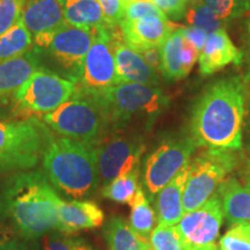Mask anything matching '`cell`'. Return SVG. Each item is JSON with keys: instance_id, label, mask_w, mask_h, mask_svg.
Returning <instances> with one entry per match:
<instances>
[{"instance_id": "6da1fadb", "label": "cell", "mask_w": 250, "mask_h": 250, "mask_svg": "<svg viewBox=\"0 0 250 250\" xmlns=\"http://www.w3.org/2000/svg\"><path fill=\"white\" fill-rule=\"evenodd\" d=\"M245 87L239 78L219 80L193 107L190 131L196 146L239 151L243 145Z\"/></svg>"}, {"instance_id": "7a4b0ae2", "label": "cell", "mask_w": 250, "mask_h": 250, "mask_svg": "<svg viewBox=\"0 0 250 250\" xmlns=\"http://www.w3.org/2000/svg\"><path fill=\"white\" fill-rule=\"evenodd\" d=\"M56 196L43 170L19 171L4 183L0 212L11 219L23 240H35L56 229Z\"/></svg>"}, {"instance_id": "3957f363", "label": "cell", "mask_w": 250, "mask_h": 250, "mask_svg": "<svg viewBox=\"0 0 250 250\" xmlns=\"http://www.w3.org/2000/svg\"><path fill=\"white\" fill-rule=\"evenodd\" d=\"M98 147L99 143L50 137L41 162L55 190L71 199H86L98 191Z\"/></svg>"}, {"instance_id": "277c9868", "label": "cell", "mask_w": 250, "mask_h": 250, "mask_svg": "<svg viewBox=\"0 0 250 250\" xmlns=\"http://www.w3.org/2000/svg\"><path fill=\"white\" fill-rule=\"evenodd\" d=\"M41 120L58 136L87 143H100L112 127L100 96L78 88L68 101Z\"/></svg>"}, {"instance_id": "5b68a950", "label": "cell", "mask_w": 250, "mask_h": 250, "mask_svg": "<svg viewBox=\"0 0 250 250\" xmlns=\"http://www.w3.org/2000/svg\"><path fill=\"white\" fill-rule=\"evenodd\" d=\"M51 136L42 121L0 120V173L34 169Z\"/></svg>"}, {"instance_id": "8992f818", "label": "cell", "mask_w": 250, "mask_h": 250, "mask_svg": "<svg viewBox=\"0 0 250 250\" xmlns=\"http://www.w3.org/2000/svg\"><path fill=\"white\" fill-rule=\"evenodd\" d=\"M99 96L115 129L132 120H154L168 107V98L154 85L121 83Z\"/></svg>"}, {"instance_id": "52a82bcc", "label": "cell", "mask_w": 250, "mask_h": 250, "mask_svg": "<svg viewBox=\"0 0 250 250\" xmlns=\"http://www.w3.org/2000/svg\"><path fill=\"white\" fill-rule=\"evenodd\" d=\"M239 165L232 149L206 148L190 162L183 191V211L189 212L204 204Z\"/></svg>"}, {"instance_id": "ba28073f", "label": "cell", "mask_w": 250, "mask_h": 250, "mask_svg": "<svg viewBox=\"0 0 250 250\" xmlns=\"http://www.w3.org/2000/svg\"><path fill=\"white\" fill-rule=\"evenodd\" d=\"M94 30L65 23L52 33L34 40V48L56 62L62 77L78 85L83 61L93 43Z\"/></svg>"}, {"instance_id": "9c48e42d", "label": "cell", "mask_w": 250, "mask_h": 250, "mask_svg": "<svg viewBox=\"0 0 250 250\" xmlns=\"http://www.w3.org/2000/svg\"><path fill=\"white\" fill-rule=\"evenodd\" d=\"M115 27L103 26L94 30V40L83 65L78 89L100 95L112 86L121 83L115 62Z\"/></svg>"}, {"instance_id": "30bf717a", "label": "cell", "mask_w": 250, "mask_h": 250, "mask_svg": "<svg viewBox=\"0 0 250 250\" xmlns=\"http://www.w3.org/2000/svg\"><path fill=\"white\" fill-rule=\"evenodd\" d=\"M77 88L76 83L41 66L19 89L13 100L23 111L45 115L68 101Z\"/></svg>"}, {"instance_id": "8fae6325", "label": "cell", "mask_w": 250, "mask_h": 250, "mask_svg": "<svg viewBox=\"0 0 250 250\" xmlns=\"http://www.w3.org/2000/svg\"><path fill=\"white\" fill-rule=\"evenodd\" d=\"M196 144L190 138H174L162 142L144 162L143 184L148 201H153L165 186L191 161Z\"/></svg>"}, {"instance_id": "7c38bea8", "label": "cell", "mask_w": 250, "mask_h": 250, "mask_svg": "<svg viewBox=\"0 0 250 250\" xmlns=\"http://www.w3.org/2000/svg\"><path fill=\"white\" fill-rule=\"evenodd\" d=\"M144 152L142 137L125 133L112 134L109 138L105 136L98 147L100 186H107L121 175L139 169Z\"/></svg>"}, {"instance_id": "4fadbf2b", "label": "cell", "mask_w": 250, "mask_h": 250, "mask_svg": "<svg viewBox=\"0 0 250 250\" xmlns=\"http://www.w3.org/2000/svg\"><path fill=\"white\" fill-rule=\"evenodd\" d=\"M224 212L217 193L195 210L184 212L176 226L186 250H192L214 243L217 239Z\"/></svg>"}, {"instance_id": "5bb4252c", "label": "cell", "mask_w": 250, "mask_h": 250, "mask_svg": "<svg viewBox=\"0 0 250 250\" xmlns=\"http://www.w3.org/2000/svg\"><path fill=\"white\" fill-rule=\"evenodd\" d=\"M120 26L124 42L138 52L149 48H161L168 36L176 30L168 18L159 17L123 20Z\"/></svg>"}, {"instance_id": "9a60e30c", "label": "cell", "mask_w": 250, "mask_h": 250, "mask_svg": "<svg viewBox=\"0 0 250 250\" xmlns=\"http://www.w3.org/2000/svg\"><path fill=\"white\" fill-rule=\"evenodd\" d=\"M57 204V226L56 230L72 234L83 229L98 228L103 224L104 214L98 204L87 199L65 201L56 196Z\"/></svg>"}, {"instance_id": "2e32d148", "label": "cell", "mask_w": 250, "mask_h": 250, "mask_svg": "<svg viewBox=\"0 0 250 250\" xmlns=\"http://www.w3.org/2000/svg\"><path fill=\"white\" fill-rule=\"evenodd\" d=\"M243 55L234 45L226 30L220 29L208 34L199 52V71L203 77H208L229 64L240 65Z\"/></svg>"}, {"instance_id": "e0dca14e", "label": "cell", "mask_w": 250, "mask_h": 250, "mask_svg": "<svg viewBox=\"0 0 250 250\" xmlns=\"http://www.w3.org/2000/svg\"><path fill=\"white\" fill-rule=\"evenodd\" d=\"M41 56L35 48L18 57L0 62V103L14 99L19 89L41 67Z\"/></svg>"}, {"instance_id": "ac0fdd59", "label": "cell", "mask_w": 250, "mask_h": 250, "mask_svg": "<svg viewBox=\"0 0 250 250\" xmlns=\"http://www.w3.org/2000/svg\"><path fill=\"white\" fill-rule=\"evenodd\" d=\"M21 20L33 40L52 33L66 23L59 0H27Z\"/></svg>"}, {"instance_id": "d6986e66", "label": "cell", "mask_w": 250, "mask_h": 250, "mask_svg": "<svg viewBox=\"0 0 250 250\" xmlns=\"http://www.w3.org/2000/svg\"><path fill=\"white\" fill-rule=\"evenodd\" d=\"M115 62L122 83L158 86L156 71L149 66L138 51L130 48L124 41L117 40L115 43Z\"/></svg>"}, {"instance_id": "ffe728a7", "label": "cell", "mask_w": 250, "mask_h": 250, "mask_svg": "<svg viewBox=\"0 0 250 250\" xmlns=\"http://www.w3.org/2000/svg\"><path fill=\"white\" fill-rule=\"evenodd\" d=\"M189 168L190 164L155 195L153 201L158 224L175 226L184 214L183 191L189 175Z\"/></svg>"}, {"instance_id": "44dd1931", "label": "cell", "mask_w": 250, "mask_h": 250, "mask_svg": "<svg viewBox=\"0 0 250 250\" xmlns=\"http://www.w3.org/2000/svg\"><path fill=\"white\" fill-rule=\"evenodd\" d=\"M215 193L223 206L224 217L229 224H250V189L235 177L225 180Z\"/></svg>"}, {"instance_id": "7402d4cb", "label": "cell", "mask_w": 250, "mask_h": 250, "mask_svg": "<svg viewBox=\"0 0 250 250\" xmlns=\"http://www.w3.org/2000/svg\"><path fill=\"white\" fill-rule=\"evenodd\" d=\"M66 23L78 28L96 29L108 26L98 0H59Z\"/></svg>"}, {"instance_id": "603a6c76", "label": "cell", "mask_w": 250, "mask_h": 250, "mask_svg": "<svg viewBox=\"0 0 250 250\" xmlns=\"http://www.w3.org/2000/svg\"><path fill=\"white\" fill-rule=\"evenodd\" d=\"M109 250H144L147 241H144L122 217H114L103 229Z\"/></svg>"}, {"instance_id": "cb8c5ba5", "label": "cell", "mask_w": 250, "mask_h": 250, "mask_svg": "<svg viewBox=\"0 0 250 250\" xmlns=\"http://www.w3.org/2000/svg\"><path fill=\"white\" fill-rule=\"evenodd\" d=\"M131 206L130 226L144 241H149V236L156 226L158 219L154 208L151 206L148 198L142 187L137 192L136 198Z\"/></svg>"}, {"instance_id": "d4e9b609", "label": "cell", "mask_w": 250, "mask_h": 250, "mask_svg": "<svg viewBox=\"0 0 250 250\" xmlns=\"http://www.w3.org/2000/svg\"><path fill=\"white\" fill-rule=\"evenodd\" d=\"M183 34L181 28L173 31L161 45V68L164 76L169 80H180L183 77L182 48Z\"/></svg>"}, {"instance_id": "484cf974", "label": "cell", "mask_w": 250, "mask_h": 250, "mask_svg": "<svg viewBox=\"0 0 250 250\" xmlns=\"http://www.w3.org/2000/svg\"><path fill=\"white\" fill-rule=\"evenodd\" d=\"M34 40L22 20L0 35V62L18 57L33 49Z\"/></svg>"}, {"instance_id": "4316f807", "label": "cell", "mask_w": 250, "mask_h": 250, "mask_svg": "<svg viewBox=\"0 0 250 250\" xmlns=\"http://www.w3.org/2000/svg\"><path fill=\"white\" fill-rule=\"evenodd\" d=\"M139 171V169L129 171L102 187V196L112 202L131 205L140 188L138 184Z\"/></svg>"}, {"instance_id": "83f0119b", "label": "cell", "mask_w": 250, "mask_h": 250, "mask_svg": "<svg viewBox=\"0 0 250 250\" xmlns=\"http://www.w3.org/2000/svg\"><path fill=\"white\" fill-rule=\"evenodd\" d=\"M184 19L189 26L201 28L208 34L225 29V21L217 17L204 0H191L190 6L186 9Z\"/></svg>"}, {"instance_id": "f1b7e54d", "label": "cell", "mask_w": 250, "mask_h": 250, "mask_svg": "<svg viewBox=\"0 0 250 250\" xmlns=\"http://www.w3.org/2000/svg\"><path fill=\"white\" fill-rule=\"evenodd\" d=\"M148 242L154 250H186L176 226L170 225H156Z\"/></svg>"}, {"instance_id": "f546056e", "label": "cell", "mask_w": 250, "mask_h": 250, "mask_svg": "<svg viewBox=\"0 0 250 250\" xmlns=\"http://www.w3.org/2000/svg\"><path fill=\"white\" fill-rule=\"evenodd\" d=\"M218 250H250V224H236L221 237Z\"/></svg>"}, {"instance_id": "4dcf8cb0", "label": "cell", "mask_w": 250, "mask_h": 250, "mask_svg": "<svg viewBox=\"0 0 250 250\" xmlns=\"http://www.w3.org/2000/svg\"><path fill=\"white\" fill-rule=\"evenodd\" d=\"M220 20L241 17L250 9V0H204Z\"/></svg>"}, {"instance_id": "1f68e13d", "label": "cell", "mask_w": 250, "mask_h": 250, "mask_svg": "<svg viewBox=\"0 0 250 250\" xmlns=\"http://www.w3.org/2000/svg\"><path fill=\"white\" fill-rule=\"evenodd\" d=\"M26 2L27 0H0V35L20 20Z\"/></svg>"}, {"instance_id": "d6a6232c", "label": "cell", "mask_w": 250, "mask_h": 250, "mask_svg": "<svg viewBox=\"0 0 250 250\" xmlns=\"http://www.w3.org/2000/svg\"><path fill=\"white\" fill-rule=\"evenodd\" d=\"M146 17L167 18L152 1L148 0H133L125 2L123 20H137Z\"/></svg>"}, {"instance_id": "836d02e7", "label": "cell", "mask_w": 250, "mask_h": 250, "mask_svg": "<svg viewBox=\"0 0 250 250\" xmlns=\"http://www.w3.org/2000/svg\"><path fill=\"white\" fill-rule=\"evenodd\" d=\"M98 2L102 7L108 26H120L124 19L125 0H98Z\"/></svg>"}, {"instance_id": "e575fe53", "label": "cell", "mask_w": 250, "mask_h": 250, "mask_svg": "<svg viewBox=\"0 0 250 250\" xmlns=\"http://www.w3.org/2000/svg\"><path fill=\"white\" fill-rule=\"evenodd\" d=\"M167 18L181 19L187 9V0H151Z\"/></svg>"}, {"instance_id": "d590c367", "label": "cell", "mask_w": 250, "mask_h": 250, "mask_svg": "<svg viewBox=\"0 0 250 250\" xmlns=\"http://www.w3.org/2000/svg\"><path fill=\"white\" fill-rule=\"evenodd\" d=\"M83 241V237L64 234L61 236L50 237L45 245V250H77Z\"/></svg>"}, {"instance_id": "8d00e7d4", "label": "cell", "mask_w": 250, "mask_h": 250, "mask_svg": "<svg viewBox=\"0 0 250 250\" xmlns=\"http://www.w3.org/2000/svg\"><path fill=\"white\" fill-rule=\"evenodd\" d=\"M199 58V51L190 41L187 39L183 40V48H182V71L183 77H187L192 70L193 65L197 59Z\"/></svg>"}, {"instance_id": "74e56055", "label": "cell", "mask_w": 250, "mask_h": 250, "mask_svg": "<svg viewBox=\"0 0 250 250\" xmlns=\"http://www.w3.org/2000/svg\"><path fill=\"white\" fill-rule=\"evenodd\" d=\"M181 30H182L184 39L190 41V42H191L192 44L198 49V51L201 52V50L203 48V45H204L206 37H208V34L203 29H201V28H196L191 26L181 28Z\"/></svg>"}, {"instance_id": "f35d334b", "label": "cell", "mask_w": 250, "mask_h": 250, "mask_svg": "<svg viewBox=\"0 0 250 250\" xmlns=\"http://www.w3.org/2000/svg\"><path fill=\"white\" fill-rule=\"evenodd\" d=\"M139 54L143 56L145 62L149 66L154 68L155 71L161 68V50L160 48H149L139 51Z\"/></svg>"}, {"instance_id": "ab89813d", "label": "cell", "mask_w": 250, "mask_h": 250, "mask_svg": "<svg viewBox=\"0 0 250 250\" xmlns=\"http://www.w3.org/2000/svg\"><path fill=\"white\" fill-rule=\"evenodd\" d=\"M27 240L12 239L0 245V250H37L35 247L26 242Z\"/></svg>"}, {"instance_id": "60d3db41", "label": "cell", "mask_w": 250, "mask_h": 250, "mask_svg": "<svg viewBox=\"0 0 250 250\" xmlns=\"http://www.w3.org/2000/svg\"><path fill=\"white\" fill-rule=\"evenodd\" d=\"M14 239V232L11 228L6 226H0V245Z\"/></svg>"}, {"instance_id": "b9f144b4", "label": "cell", "mask_w": 250, "mask_h": 250, "mask_svg": "<svg viewBox=\"0 0 250 250\" xmlns=\"http://www.w3.org/2000/svg\"><path fill=\"white\" fill-rule=\"evenodd\" d=\"M243 176V182H245V186H247L250 189V161L246 165L245 170L242 173Z\"/></svg>"}, {"instance_id": "7bdbcfd3", "label": "cell", "mask_w": 250, "mask_h": 250, "mask_svg": "<svg viewBox=\"0 0 250 250\" xmlns=\"http://www.w3.org/2000/svg\"><path fill=\"white\" fill-rule=\"evenodd\" d=\"M77 250H95V249H94L93 247L90 246L89 243L86 241V240H83V241L81 242V245H80L79 247H78Z\"/></svg>"}, {"instance_id": "ee69618b", "label": "cell", "mask_w": 250, "mask_h": 250, "mask_svg": "<svg viewBox=\"0 0 250 250\" xmlns=\"http://www.w3.org/2000/svg\"><path fill=\"white\" fill-rule=\"evenodd\" d=\"M247 149H248L250 154V117L248 120V124H247Z\"/></svg>"}, {"instance_id": "f6af8a7d", "label": "cell", "mask_w": 250, "mask_h": 250, "mask_svg": "<svg viewBox=\"0 0 250 250\" xmlns=\"http://www.w3.org/2000/svg\"><path fill=\"white\" fill-rule=\"evenodd\" d=\"M192 250H218V247L215 243H211V245L202 247V248H197V249H192Z\"/></svg>"}, {"instance_id": "bcb514c9", "label": "cell", "mask_w": 250, "mask_h": 250, "mask_svg": "<svg viewBox=\"0 0 250 250\" xmlns=\"http://www.w3.org/2000/svg\"><path fill=\"white\" fill-rule=\"evenodd\" d=\"M144 250H154V249H153L152 248V247H151V245H149V242L147 243V245H146L145 246V248H144Z\"/></svg>"}, {"instance_id": "7dc6e473", "label": "cell", "mask_w": 250, "mask_h": 250, "mask_svg": "<svg viewBox=\"0 0 250 250\" xmlns=\"http://www.w3.org/2000/svg\"><path fill=\"white\" fill-rule=\"evenodd\" d=\"M249 35H250V22H249Z\"/></svg>"}, {"instance_id": "c3c4849f", "label": "cell", "mask_w": 250, "mask_h": 250, "mask_svg": "<svg viewBox=\"0 0 250 250\" xmlns=\"http://www.w3.org/2000/svg\"><path fill=\"white\" fill-rule=\"evenodd\" d=\"M187 1H188V2H190V1H191V0H187Z\"/></svg>"}]
</instances>
